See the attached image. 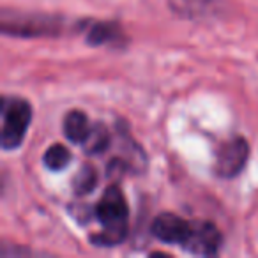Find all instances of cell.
<instances>
[{"instance_id":"1","label":"cell","mask_w":258,"mask_h":258,"mask_svg":"<svg viewBox=\"0 0 258 258\" xmlns=\"http://www.w3.org/2000/svg\"><path fill=\"white\" fill-rule=\"evenodd\" d=\"M127 202L117 184H111L103 191L99 202L94 207V216L101 223L103 230L90 237L94 246H118L127 237Z\"/></svg>"},{"instance_id":"2","label":"cell","mask_w":258,"mask_h":258,"mask_svg":"<svg viewBox=\"0 0 258 258\" xmlns=\"http://www.w3.org/2000/svg\"><path fill=\"white\" fill-rule=\"evenodd\" d=\"M0 113H2L0 145L4 151H16L22 147L32 122V104L23 97L4 96L0 103Z\"/></svg>"},{"instance_id":"3","label":"cell","mask_w":258,"mask_h":258,"mask_svg":"<svg viewBox=\"0 0 258 258\" xmlns=\"http://www.w3.org/2000/svg\"><path fill=\"white\" fill-rule=\"evenodd\" d=\"M62 30V20L51 15H34V13H11L2 15V32L13 37H43L57 36Z\"/></svg>"},{"instance_id":"4","label":"cell","mask_w":258,"mask_h":258,"mask_svg":"<svg viewBox=\"0 0 258 258\" xmlns=\"http://www.w3.org/2000/svg\"><path fill=\"white\" fill-rule=\"evenodd\" d=\"M247 158H249V144L246 138H232L225 142L216 152L214 173L219 179H235L246 168Z\"/></svg>"},{"instance_id":"5","label":"cell","mask_w":258,"mask_h":258,"mask_svg":"<svg viewBox=\"0 0 258 258\" xmlns=\"http://www.w3.org/2000/svg\"><path fill=\"white\" fill-rule=\"evenodd\" d=\"M152 235L158 240L166 244H175V246H186V242L191 237L193 221L180 218L173 212H161L156 216L152 221Z\"/></svg>"},{"instance_id":"6","label":"cell","mask_w":258,"mask_h":258,"mask_svg":"<svg viewBox=\"0 0 258 258\" xmlns=\"http://www.w3.org/2000/svg\"><path fill=\"white\" fill-rule=\"evenodd\" d=\"M221 242H223V235L214 223L193 221L191 237L186 242V246H184V249L193 254L209 256V254L218 253V249L221 247Z\"/></svg>"},{"instance_id":"7","label":"cell","mask_w":258,"mask_h":258,"mask_svg":"<svg viewBox=\"0 0 258 258\" xmlns=\"http://www.w3.org/2000/svg\"><path fill=\"white\" fill-rule=\"evenodd\" d=\"M90 46H104V44H124V30L117 22H96L89 27L85 36Z\"/></svg>"},{"instance_id":"8","label":"cell","mask_w":258,"mask_h":258,"mask_svg":"<svg viewBox=\"0 0 258 258\" xmlns=\"http://www.w3.org/2000/svg\"><path fill=\"white\" fill-rule=\"evenodd\" d=\"M92 122L89 120L85 111L82 110H71L66 113L62 127H64V135L71 144L83 145L89 138L90 131H92Z\"/></svg>"},{"instance_id":"9","label":"cell","mask_w":258,"mask_h":258,"mask_svg":"<svg viewBox=\"0 0 258 258\" xmlns=\"http://www.w3.org/2000/svg\"><path fill=\"white\" fill-rule=\"evenodd\" d=\"M111 145V133L103 122H94L92 131H90L87 142L82 145L83 151L89 156H101L110 149Z\"/></svg>"},{"instance_id":"10","label":"cell","mask_w":258,"mask_h":258,"mask_svg":"<svg viewBox=\"0 0 258 258\" xmlns=\"http://www.w3.org/2000/svg\"><path fill=\"white\" fill-rule=\"evenodd\" d=\"M97 180H99L97 170L90 163H85L80 166V170L73 177V193L76 197H87L97 187Z\"/></svg>"},{"instance_id":"11","label":"cell","mask_w":258,"mask_h":258,"mask_svg":"<svg viewBox=\"0 0 258 258\" xmlns=\"http://www.w3.org/2000/svg\"><path fill=\"white\" fill-rule=\"evenodd\" d=\"M71 163V151L62 144H53L44 151L43 165L50 172H62Z\"/></svg>"},{"instance_id":"12","label":"cell","mask_w":258,"mask_h":258,"mask_svg":"<svg viewBox=\"0 0 258 258\" xmlns=\"http://www.w3.org/2000/svg\"><path fill=\"white\" fill-rule=\"evenodd\" d=\"M212 2L214 0H168L172 11L184 18H198L211 9Z\"/></svg>"}]
</instances>
